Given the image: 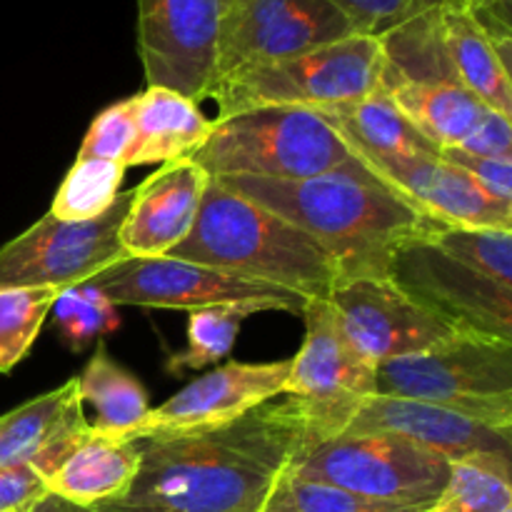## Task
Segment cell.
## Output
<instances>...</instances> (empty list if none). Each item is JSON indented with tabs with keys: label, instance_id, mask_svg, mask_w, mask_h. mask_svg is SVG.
<instances>
[{
	"label": "cell",
	"instance_id": "1",
	"mask_svg": "<svg viewBox=\"0 0 512 512\" xmlns=\"http://www.w3.org/2000/svg\"><path fill=\"white\" fill-rule=\"evenodd\" d=\"M140 468L123 500L168 512H260L275 483L323 443L295 398L265 403L218 428L133 440Z\"/></svg>",
	"mask_w": 512,
	"mask_h": 512
},
{
	"label": "cell",
	"instance_id": "2",
	"mask_svg": "<svg viewBox=\"0 0 512 512\" xmlns=\"http://www.w3.org/2000/svg\"><path fill=\"white\" fill-rule=\"evenodd\" d=\"M215 180L318 240L340 265L343 283L390 278L400 250L443 230L360 163L305 180Z\"/></svg>",
	"mask_w": 512,
	"mask_h": 512
},
{
	"label": "cell",
	"instance_id": "3",
	"mask_svg": "<svg viewBox=\"0 0 512 512\" xmlns=\"http://www.w3.org/2000/svg\"><path fill=\"white\" fill-rule=\"evenodd\" d=\"M170 258L328 300L343 283L340 265L315 238L273 210L210 178L198 220Z\"/></svg>",
	"mask_w": 512,
	"mask_h": 512
},
{
	"label": "cell",
	"instance_id": "4",
	"mask_svg": "<svg viewBox=\"0 0 512 512\" xmlns=\"http://www.w3.org/2000/svg\"><path fill=\"white\" fill-rule=\"evenodd\" d=\"M193 160L210 178L258 180H305L358 163L338 130L303 105H263L213 118Z\"/></svg>",
	"mask_w": 512,
	"mask_h": 512
},
{
	"label": "cell",
	"instance_id": "5",
	"mask_svg": "<svg viewBox=\"0 0 512 512\" xmlns=\"http://www.w3.org/2000/svg\"><path fill=\"white\" fill-rule=\"evenodd\" d=\"M375 393L420 400L512 433V340L460 335L375 368Z\"/></svg>",
	"mask_w": 512,
	"mask_h": 512
},
{
	"label": "cell",
	"instance_id": "6",
	"mask_svg": "<svg viewBox=\"0 0 512 512\" xmlns=\"http://www.w3.org/2000/svg\"><path fill=\"white\" fill-rule=\"evenodd\" d=\"M383 70V40L355 33L278 63L228 75L215 83L208 98L218 103V118L263 105L328 108L380 90Z\"/></svg>",
	"mask_w": 512,
	"mask_h": 512
},
{
	"label": "cell",
	"instance_id": "7",
	"mask_svg": "<svg viewBox=\"0 0 512 512\" xmlns=\"http://www.w3.org/2000/svg\"><path fill=\"white\" fill-rule=\"evenodd\" d=\"M450 460L395 435H338L315 445L290 473L380 503L430 508L450 478Z\"/></svg>",
	"mask_w": 512,
	"mask_h": 512
},
{
	"label": "cell",
	"instance_id": "8",
	"mask_svg": "<svg viewBox=\"0 0 512 512\" xmlns=\"http://www.w3.org/2000/svg\"><path fill=\"white\" fill-rule=\"evenodd\" d=\"M133 190L115 198L93 220H60L43 215L25 233L0 248V288H55L83 285L125 258L120 225Z\"/></svg>",
	"mask_w": 512,
	"mask_h": 512
},
{
	"label": "cell",
	"instance_id": "9",
	"mask_svg": "<svg viewBox=\"0 0 512 512\" xmlns=\"http://www.w3.org/2000/svg\"><path fill=\"white\" fill-rule=\"evenodd\" d=\"M115 308H165L200 310L210 305L260 303L268 310H283L303 318L308 298L293 290L275 288L258 280L240 278L225 270L190 263L163 255V258H123L103 273L88 280Z\"/></svg>",
	"mask_w": 512,
	"mask_h": 512
},
{
	"label": "cell",
	"instance_id": "10",
	"mask_svg": "<svg viewBox=\"0 0 512 512\" xmlns=\"http://www.w3.org/2000/svg\"><path fill=\"white\" fill-rule=\"evenodd\" d=\"M305 338L290 358L288 398L305 405L325 440L345 433L363 400L375 393V365L355 350L328 300H308Z\"/></svg>",
	"mask_w": 512,
	"mask_h": 512
},
{
	"label": "cell",
	"instance_id": "11",
	"mask_svg": "<svg viewBox=\"0 0 512 512\" xmlns=\"http://www.w3.org/2000/svg\"><path fill=\"white\" fill-rule=\"evenodd\" d=\"M348 35L353 25L330 0H230L220 23L218 80Z\"/></svg>",
	"mask_w": 512,
	"mask_h": 512
},
{
	"label": "cell",
	"instance_id": "12",
	"mask_svg": "<svg viewBox=\"0 0 512 512\" xmlns=\"http://www.w3.org/2000/svg\"><path fill=\"white\" fill-rule=\"evenodd\" d=\"M223 0H138V53L148 85L205 100L218 80Z\"/></svg>",
	"mask_w": 512,
	"mask_h": 512
},
{
	"label": "cell",
	"instance_id": "13",
	"mask_svg": "<svg viewBox=\"0 0 512 512\" xmlns=\"http://www.w3.org/2000/svg\"><path fill=\"white\" fill-rule=\"evenodd\" d=\"M345 335L378 368L388 360L440 348L465 330L405 293L393 278L345 280L328 298Z\"/></svg>",
	"mask_w": 512,
	"mask_h": 512
},
{
	"label": "cell",
	"instance_id": "14",
	"mask_svg": "<svg viewBox=\"0 0 512 512\" xmlns=\"http://www.w3.org/2000/svg\"><path fill=\"white\" fill-rule=\"evenodd\" d=\"M390 278L455 328L512 340V288L448 258L433 240L400 250Z\"/></svg>",
	"mask_w": 512,
	"mask_h": 512
},
{
	"label": "cell",
	"instance_id": "15",
	"mask_svg": "<svg viewBox=\"0 0 512 512\" xmlns=\"http://www.w3.org/2000/svg\"><path fill=\"white\" fill-rule=\"evenodd\" d=\"M290 360L275 363H230L213 368L170 395L163 405L148 410L135 428L113 435L118 440H138L148 435H178L218 428L285 393ZM110 438V435H108Z\"/></svg>",
	"mask_w": 512,
	"mask_h": 512
},
{
	"label": "cell",
	"instance_id": "16",
	"mask_svg": "<svg viewBox=\"0 0 512 512\" xmlns=\"http://www.w3.org/2000/svg\"><path fill=\"white\" fill-rule=\"evenodd\" d=\"M385 188L443 228L512 230V205L490 198L468 173L438 155H353Z\"/></svg>",
	"mask_w": 512,
	"mask_h": 512
},
{
	"label": "cell",
	"instance_id": "17",
	"mask_svg": "<svg viewBox=\"0 0 512 512\" xmlns=\"http://www.w3.org/2000/svg\"><path fill=\"white\" fill-rule=\"evenodd\" d=\"M210 175L193 158L165 163L133 188L120 225L125 258H163L178 248L198 220Z\"/></svg>",
	"mask_w": 512,
	"mask_h": 512
},
{
	"label": "cell",
	"instance_id": "18",
	"mask_svg": "<svg viewBox=\"0 0 512 512\" xmlns=\"http://www.w3.org/2000/svg\"><path fill=\"white\" fill-rule=\"evenodd\" d=\"M365 433L395 435L443 455L450 463L480 453L512 455V433H500L440 405L390 395H373L363 400L343 435Z\"/></svg>",
	"mask_w": 512,
	"mask_h": 512
},
{
	"label": "cell",
	"instance_id": "19",
	"mask_svg": "<svg viewBox=\"0 0 512 512\" xmlns=\"http://www.w3.org/2000/svg\"><path fill=\"white\" fill-rule=\"evenodd\" d=\"M138 468L140 453L133 440L108 438L90 425L88 438L45 478V490L73 508H98L123 500Z\"/></svg>",
	"mask_w": 512,
	"mask_h": 512
},
{
	"label": "cell",
	"instance_id": "20",
	"mask_svg": "<svg viewBox=\"0 0 512 512\" xmlns=\"http://www.w3.org/2000/svg\"><path fill=\"white\" fill-rule=\"evenodd\" d=\"M135 103V145L130 165H153L188 160L198 153L213 130V118L198 103L175 90L148 85L133 95Z\"/></svg>",
	"mask_w": 512,
	"mask_h": 512
},
{
	"label": "cell",
	"instance_id": "21",
	"mask_svg": "<svg viewBox=\"0 0 512 512\" xmlns=\"http://www.w3.org/2000/svg\"><path fill=\"white\" fill-rule=\"evenodd\" d=\"M380 88L438 150L458 148L485 113V105L455 78H400L383 70Z\"/></svg>",
	"mask_w": 512,
	"mask_h": 512
},
{
	"label": "cell",
	"instance_id": "22",
	"mask_svg": "<svg viewBox=\"0 0 512 512\" xmlns=\"http://www.w3.org/2000/svg\"><path fill=\"white\" fill-rule=\"evenodd\" d=\"M435 20L455 80L485 108L512 118V68L503 63L473 15L450 0H440Z\"/></svg>",
	"mask_w": 512,
	"mask_h": 512
},
{
	"label": "cell",
	"instance_id": "23",
	"mask_svg": "<svg viewBox=\"0 0 512 512\" xmlns=\"http://www.w3.org/2000/svg\"><path fill=\"white\" fill-rule=\"evenodd\" d=\"M335 130L353 155H438L405 115L395 108L383 88L350 103L315 108Z\"/></svg>",
	"mask_w": 512,
	"mask_h": 512
},
{
	"label": "cell",
	"instance_id": "24",
	"mask_svg": "<svg viewBox=\"0 0 512 512\" xmlns=\"http://www.w3.org/2000/svg\"><path fill=\"white\" fill-rule=\"evenodd\" d=\"M78 393L83 403L95 408V433L120 435L135 428L148 415V393L135 375L120 368L105 350L103 340H98L93 358L85 365L83 375H78Z\"/></svg>",
	"mask_w": 512,
	"mask_h": 512
},
{
	"label": "cell",
	"instance_id": "25",
	"mask_svg": "<svg viewBox=\"0 0 512 512\" xmlns=\"http://www.w3.org/2000/svg\"><path fill=\"white\" fill-rule=\"evenodd\" d=\"M512 455L480 453L455 460L428 512H503L512 508Z\"/></svg>",
	"mask_w": 512,
	"mask_h": 512
},
{
	"label": "cell",
	"instance_id": "26",
	"mask_svg": "<svg viewBox=\"0 0 512 512\" xmlns=\"http://www.w3.org/2000/svg\"><path fill=\"white\" fill-rule=\"evenodd\" d=\"M80 398L78 378L0 415V468L30 463Z\"/></svg>",
	"mask_w": 512,
	"mask_h": 512
},
{
	"label": "cell",
	"instance_id": "27",
	"mask_svg": "<svg viewBox=\"0 0 512 512\" xmlns=\"http://www.w3.org/2000/svg\"><path fill=\"white\" fill-rule=\"evenodd\" d=\"M265 310L268 308L260 303H228L190 310L188 345L180 353L170 355L168 373L178 375L183 370H203L218 365L233 353L243 320Z\"/></svg>",
	"mask_w": 512,
	"mask_h": 512
},
{
	"label": "cell",
	"instance_id": "28",
	"mask_svg": "<svg viewBox=\"0 0 512 512\" xmlns=\"http://www.w3.org/2000/svg\"><path fill=\"white\" fill-rule=\"evenodd\" d=\"M125 165L98 158H80L65 173L48 213L60 220H93L110 210L120 195Z\"/></svg>",
	"mask_w": 512,
	"mask_h": 512
},
{
	"label": "cell",
	"instance_id": "29",
	"mask_svg": "<svg viewBox=\"0 0 512 512\" xmlns=\"http://www.w3.org/2000/svg\"><path fill=\"white\" fill-rule=\"evenodd\" d=\"M58 295L55 288H0V373L28 355Z\"/></svg>",
	"mask_w": 512,
	"mask_h": 512
},
{
	"label": "cell",
	"instance_id": "30",
	"mask_svg": "<svg viewBox=\"0 0 512 512\" xmlns=\"http://www.w3.org/2000/svg\"><path fill=\"white\" fill-rule=\"evenodd\" d=\"M50 315H53L60 340L73 353L98 343L120 325L118 308L90 283L63 290Z\"/></svg>",
	"mask_w": 512,
	"mask_h": 512
},
{
	"label": "cell",
	"instance_id": "31",
	"mask_svg": "<svg viewBox=\"0 0 512 512\" xmlns=\"http://www.w3.org/2000/svg\"><path fill=\"white\" fill-rule=\"evenodd\" d=\"M433 245L483 278L512 288V230L443 228Z\"/></svg>",
	"mask_w": 512,
	"mask_h": 512
},
{
	"label": "cell",
	"instance_id": "32",
	"mask_svg": "<svg viewBox=\"0 0 512 512\" xmlns=\"http://www.w3.org/2000/svg\"><path fill=\"white\" fill-rule=\"evenodd\" d=\"M275 488L298 512H428V508H408V505L363 498L333 485L305 480L290 470L280 475Z\"/></svg>",
	"mask_w": 512,
	"mask_h": 512
},
{
	"label": "cell",
	"instance_id": "33",
	"mask_svg": "<svg viewBox=\"0 0 512 512\" xmlns=\"http://www.w3.org/2000/svg\"><path fill=\"white\" fill-rule=\"evenodd\" d=\"M135 145V103L133 98H125L120 103L105 108L98 118H93L83 145H80V158H98L120 163L128 168V158Z\"/></svg>",
	"mask_w": 512,
	"mask_h": 512
},
{
	"label": "cell",
	"instance_id": "34",
	"mask_svg": "<svg viewBox=\"0 0 512 512\" xmlns=\"http://www.w3.org/2000/svg\"><path fill=\"white\" fill-rule=\"evenodd\" d=\"M330 3L350 20L355 33L380 38L440 0H330Z\"/></svg>",
	"mask_w": 512,
	"mask_h": 512
},
{
	"label": "cell",
	"instance_id": "35",
	"mask_svg": "<svg viewBox=\"0 0 512 512\" xmlns=\"http://www.w3.org/2000/svg\"><path fill=\"white\" fill-rule=\"evenodd\" d=\"M440 158L468 173L490 198L512 205V155L510 158H483L460 148H443Z\"/></svg>",
	"mask_w": 512,
	"mask_h": 512
},
{
	"label": "cell",
	"instance_id": "36",
	"mask_svg": "<svg viewBox=\"0 0 512 512\" xmlns=\"http://www.w3.org/2000/svg\"><path fill=\"white\" fill-rule=\"evenodd\" d=\"M45 495V480L33 465L20 463L0 468V512H30Z\"/></svg>",
	"mask_w": 512,
	"mask_h": 512
},
{
	"label": "cell",
	"instance_id": "37",
	"mask_svg": "<svg viewBox=\"0 0 512 512\" xmlns=\"http://www.w3.org/2000/svg\"><path fill=\"white\" fill-rule=\"evenodd\" d=\"M512 118L485 108L483 118L478 120L468 138L458 145L460 150L483 158H510L512 155Z\"/></svg>",
	"mask_w": 512,
	"mask_h": 512
},
{
	"label": "cell",
	"instance_id": "38",
	"mask_svg": "<svg viewBox=\"0 0 512 512\" xmlns=\"http://www.w3.org/2000/svg\"><path fill=\"white\" fill-rule=\"evenodd\" d=\"M68 512H168L160 508H148V505H133L128 500H115V503L98 505V508H73L70 505Z\"/></svg>",
	"mask_w": 512,
	"mask_h": 512
},
{
	"label": "cell",
	"instance_id": "39",
	"mask_svg": "<svg viewBox=\"0 0 512 512\" xmlns=\"http://www.w3.org/2000/svg\"><path fill=\"white\" fill-rule=\"evenodd\" d=\"M275 485H278V483H275ZM260 512H298V510H295L293 505H290L288 500H285L283 495L278 493V488H275L273 495H270L268 503L263 505V510H260Z\"/></svg>",
	"mask_w": 512,
	"mask_h": 512
},
{
	"label": "cell",
	"instance_id": "40",
	"mask_svg": "<svg viewBox=\"0 0 512 512\" xmlns=\"http://www.w3.org/2000/svg\"><path fill=\"white\" fill-rule=\"evenodd\" d=\"M68 508H70V505L63 503V500L53 498V495H45L40 503L33 505V510H30V512H68Z\"/></svg>",
	"mask_w": 512,
	"mask_h": 512
},
{
	"label": "cell",
	"instance_id": "41",
	"mask_svg": "<svg viewBox=\"0 0 512 512\" xmlns=\"http://www.w3.org/2000/svg\"><path fill=\"white\" fill-rule=\"evenodd\" d=\"M503 512H512V508H508V510H503Z\"/></svg>",
	"mask_w": 512,
	"mask_h": 512
},
{
	"label": "cell",
	"instance_id": "42",
	"mask_svg": "<svg viewBox=\"0 0 512 512\" xmlns=\"http://www.w3.org/2000/svg\"><path fill=\"white\" fill-rule=\"evenodd\" d=\"M223 3H230V0H223Z\"/></svg>",
	"mask_w": 512,
	"mask_h": 512
}]
</instances>
